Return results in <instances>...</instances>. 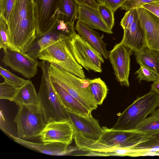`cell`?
I'll use <instances>...</instances> for the list:
<instances>
[{
    "mask_svg": "<svg viewBox=\"0 0 159 159\" xmlns=\"http://www.w3.org/2000/svg\"><path fill=\"white\" fill-rule=\"evenodd\" d=\"M151 90L155 91L159 95V79L154 82L152 84Z\"/></svg>",
    "mask_w": 159,
    "mask_h": 159,
    "instance_id": "74e56055",
    "label": "cell"
},
{
    "mask_svg": "<svg viewBox=\"0 0 159 159\" xmlns=\"http://www.w3.org/2000/svg\"><path fill=\"white\" fill-rule=\"evenodd\" d=\"M75 0H59L56 18L65 22H75L78 15Z\"/></svg>",
    "mask_w": 159,
    "mask_h": 159,
    "instance_id": "603a6c76",
    "label": "cell"
},
{
    "mask_svg": "<svg viewBox=\"0 0 159 159\" xmlns=\"http://www.w3.org/2000/svg\"><path fill=\"white\" fill-rule=\"evenodd\" d=\"M17 143L30 149L44 154L59 156L65 155L70 152L68 145L60 143H38L29 142L18 137L12 136Z\"/></svg>",
    "mask_w": 159,
    "mask_h": 159,
    "instance_id": "ac0fdd59",
    "label": "cell"
},
{
    "mask_svg": "<svg viewBox=\"0 0 159 159\" xmlns=\"http://www.w3.org/2000/svg\"><path fill=\"white\" fill-rule=\"evenodd\" d=\"M140 66L135 73L137 75V78L139 80V83H140L142 80L154 82L159 79V75L153 71L143 66Z\"/></svg>",
    "mask_w": 159,
    "mask_h": 159,
    "instance_id": "83f0119b",
    "label": "cell"
},
{
    "mask_svg": "<svg viewBox=\"0 0 159 159\" xmlns=\"http://www.w3.org/2000/svg\"><path fill=\"white\" fill-rule=\"evenodd\" d=\"M132 148L138 152L139 157L159 156V132L146 135Z\"/></svg>",
    "mask_w": 159,
    "mask_h": 159,
    "instance_id": "7402d4cb",
    "label": "cell"
},
{
    "mask_svg": "<svg viewBox=\"0 0 159 159\" xmlns=\"http://www.w3.org/2000/svg\"><path fill=\"white\" fill-rule=\"evenodd\" d=\"M135 130L147 135L159 132V108H156Z\"/></svg>",
    "mask_w": 159,
    "mask_h": 159,
    "instance_id": "d4e9b609",
    "label": "cell"
},
{
    "mask_svg": "<svg viewBox=\"0 0 159 159\" xmlns=\"http://www.w3.org/2000/svg\"><path fill=\"white\" fill-rule=\"evenodd\" d=\"M74 130V133L92 140L97 141L102 132L98 120L93 118L91 113L88 115L77 113L65 109Z\"/></svg>",
    "mask_w": 159,
    "mask_h": 159,
    "instance_id": "4fadbf2b",
    "label": "cell"
},
{
    "mask_svg": "<svg viewBox=\"0 0 159 159\" xmlns=\"http://www.w3.org/2000/svg\"><path fill=\"white\" fill-rule=\"evenodd\" d=\"M75 29L78 34L84 38L106 59H108L109 52L107 44L102 40L100 34L84 23L77 20Z\"/></svg>",
    "mask_w": 159,
    "mask_h": 159,
    "instance_id": "d6986e66",
    "label": "cell"
},
{
    "mask_svg": "<svg viewBox=\"0 0 159 159\" xmlns=\"http://www.w3.org/2000/svg\"><path fill=\"white\" fill-rule=\"evenodd\" d=\"M78 20L81 21L90 28L101 30L109 34L113 32L106 24L97 9L87 6L78 5Z\"/></svg>",
    "mask_w": 159,
    "mask_h": 159,
    "instance_id": "e0dca14e",
    "label": "cell"
},
{
    "mask_svg": "<svg viewBox=\"0 0 159 159\" xmlns=\"http://www.w3.org/2000/svg\"><path fill=\"white\" fill-rule=\"evenodd\" d=\"M59 0H34L36 34L48 31L56 18Z\"/></svg>",
    "mask_w": 159,
    "mask_h": 159,
    "instance_id": "5bb4252c",
    "label": "cell"
},
{
    "mask_svg": "<svg viewBox=\"0 0 159 159\" xmlns=\"http://www.w3.org/2000/svg\"><path fill=\"white\" fill-rule=\"evenodd\" d=\"M157 1L159 0H126L120 7L121 10L127 11L141 7L145 4Z\"/></svg>",
    "mask_w": 159,
    "mask_h": 159,
    "instance_id": "836d02e7",
    "label": "cell"
},
{
    "mask_svg": "<svg viewBox=\"0 0 159 159\" xmlns=\"http://www.w3.org/2000/svg\"><path fill=\"white\" fill-rule=\"evenodd\" d=\"M102 129L101 136L96 142L110 147L131 148L137 144L147 135L135 130H117L106 126H103Z\"/></svg>",
    "mask_w": 159,
    "mask_h": 159,
    "instance_id": "30bf717a",
    "label": "cell"
},
{
    "mask_svg": "<svg viewBox=\"0 0 159 159\" xmlns=\"http://www.w3.org/2000/svg\"><path fill=\"white\" fill-rule=\"evenodd\" d=\"M69 46L76 62L88 71L102 72V55L86 40L74 31L68 39Z\"/></svg>",
    "mask_w": 159,
    "mask_h": 159,
    "instance_id": "52a82bcc",
    "label": "cell"
},
{
    "mask_svg": "<svg viewBox=\"0 0 159 159\" xmlns=\"http://www.w3.org/2000/svg\"><path fill=\"white\" fill-rule=\"evenodd\" d=\"M136 9L144 34L147 48L159 52V18L143 7Z\"/></svg>",
    "mask_w": 159,
    "mask_h": 159,
    "instance_id": "9a60e30c",
    "label": "cell"
},
{
    "mask_svg": "<svg viewBox=\"0 0 159 159\" xmlns=\"http://www.w3.org/2000/svg\"><path fill=\"white\" fill-rule=\"evenodd\" d=\"M0 74L4 80L17 87H20L26 82L27 80L17 76L9 70L2 66L0 67Z\"/></svg>",
    "mask_w": 159,
    "mask_h": 159,
    "instance_id": "f546056e",
    "label": "cell"
},
{
    "mask_svg": "<svg viewBox=\"0 0 159 159\" xmlns=\"http://www.w3.org/2000/svg\"><path fill=\"white\" fill-rule=\"evenodd\" d=\"M12 101L18 106L21 104L35 105L38 104V94L31 80H27L24 84L18 88Z\"/></svg>",
    "mask_w": 159,
    "mask_h": 159,
    "instance_id": "44dd1931",
    "label": "cell"
},
{
    "mask_svg": "<svg viewBox=\"0 0 159 159\" xmlns=\"http://www.w3.org/2000/svg\"><path fill=\"white\" fill-rule=\"evenodd\" d=\"M50 77L90 111L96 109V104L89 87L88 79L79 78L52 63L49 67Z\"/></svg>",
    "mask_w": 159,
    "mask_h": 159,
    "instance_id": "277c9868",
    "label": "cell"
},
{
    "mask_svg": "<svg viewBox=\"0 0 159 159\" xmlns=\"http://www.w3.org/2000/svg\"><path fill=\"white\" fill-rule=\"evenodd\" d=\"M132 52L120 43L109 52L108 59L113 67L116 78L122 86L129 87V77Z\"/></svg>",
    "mask_w": 159,
    "mask_h": 159,
    "instance_id": "8fae6325",
    "label": "cell"
},
{
    "mask_svg": "<svg viewBox=\"0 0 159 159\" xmlns=\"http://www.w3.org/2000/svg\"><path fill=\"white\" fill-rule=\"evenodd\" d=\"M78 5H83L97 9L98 3L95 0H75Z\"/></svg>",
    "mask_w": 159,
    "mask_h": 159,
    "instance_id": "8d00e7d4",
    "label": "cell"
},
{
    "mask_svg": "<svg viewBox=\"0 0 159 159\" xmlns=\"http://www.w3.org/2000/svg\"><path fill=\"white\" fill-rule=\"evenodd\" d=\"M74 22H65L56 18L51 28L44 33L37 35L25 52L36 59L40 52L50 43L69 38L75 31Z\"/></svg>",
    "mask_w": 159,
    "mask_h": 159,
    "instance_id": "ba28073f",
    "label": "cell"
},
{
    "mask_svg": "<svg viewBox=\"0 0 159 159\" xmlns=\"http://www.w3.org/2000/svg\"><path fill=\"white\" fill-rule=\"evenodd\" d=\"M4 53L2 61L5 66L9 67L29 80L37 74L39 62L36 59L25 52L9 48Z\"/></svg>",
    "mask_w": 159,
    "mask_h": 159,
    "instance_id": "9c48e42d",
    "label": "cell"
},
{
    "mask_svg": "<svg viewBox=\"0 0 159 159\" xmlns=\"http://www.w3.org/2000/svg\"><path fill=\"white\" fill-rule=\"evenodd\" d=\"M7 24L8 48L25 53L36 36L34 0H15Z\"/></svg>",
    "mask_w": 159,
    "mask_h": 159,
    "instance_id": "6da1fadb",
    "label": "cell"
},
{
    "mask_svg": "<svg viewBox=\"0 0 159 159\" xmlns=\"http://www.w3.org/2000/svg\"><path fill=\"white\" fill-rule=\"evenodd\" d=\"M69 38L51 43L40 53L38 58L48 62L82 79H86L83 67L74 58L68 43Z\"/></svg>",
    "mask_w": 159,
    "mask_h": 159,
    "instance_id": "5b68a950",
    "label": "cell"
},
{
    "mask_svg": "<svg viewBox=\"0 0 159 159\" xmlns=\"http://www.w3.org/2000/svg\"><path fill=\"white\" fill-rule=\"evenodd\" d=\"M15 0H0V18L7 22Z\"/></svg>",
    "mask_w": 159,
    "mask_h": 159,
    "instance_id": "d6a6232c",
    "label": "cell"
},
{
    "mask_svg": "<svg viewBox=\"0 0 159 159\" xmlns=\"http://www.w3.org/2000/svg\"><path fill=\"white\" fill-rule=\"evenodd\" d=\"M138 17L136 9L127 11L120 22V25L123 29L129 28Z\"/></svg>",
    "mask_w": 159,
    "mask_h": 159,
    "instance_id": "1f68e13d",
    "label": "cell"
},
{
    "mask_svg": "<svg viewBox=\"0 0 159 159\" xmlns=\"http://www.w3.org/2000/svg\"><path fill=\"white\" fill-rule=\"evenodd\" d=\"M74 130L69 119L47 123L39 137L44 143H60L69 145L73 139Z\"/></svg>",
    "mask_w": 159,
    "mask_h": 159,
    "instance_id": "7c38bea8",
    "label": "cell"
},
{
    "mask_svg": "<svg viewBox=\"0 0 159 159\" xmlns=\"http://www.w3.org/2000/svg\"><path fill=\"white\" fill-rule=\"evenodd\" d=\"M132 52L147 48L145 37L139 17L129 28L124 29V35L120 42Z\"/></svg>",
    "mask_w": 159,
    "mask_h": 159,
    "instance_id": "2e32d148",
    "label": "cell"
},
{
    "mask_svg": "<svg viewBox=\"0 0 159 159\" xmlns=\"http://www.w3.org/2000/svg\"><path fill=\"white\" fill-rule=\"evenodd\" d=\"M50 63L42 61L39 62L42 75L38 93V104L47 123L69 119L66 111L53 86L49 72Z\"/></svg>",
    "mask_w": 159,
    "mask_h": 159,
    "instance_id": "3957f363",
    "label": "cell"
},
{
    "mask_svg": "<svg viewBox=\"0 0 159 159\" xmlns=\"http://www.w3.org/2000/svg\"><path fill=\"white\" fill-rule=\"evenodd\" d=\"M159 107V95L151 90L138 97L119 115L112 128L117 130H135L157 107Z\"/></svg>",
    "mask_w": 159,
    "mask_h": 159,
    "instance_id": "7a4b0ae2",
    "label": "cell"
},
{
    "mask_svg": "<svg viewBox=\"0 0 159 159\" xmlns=\"http://www.w3.org/2000/svg\"><path fill=\"white\" fill-rule=\"evenodd\" d=\"M18 106L14 119L18 137L25 140L39 138L47 123L38 105L21 104Z\"/></svg>",
    "mask_w": 159,
    "mask_h": 159,
    "instance_id": "8992f818",
    "label": "cell"
},
{
    "mask_svg": "<svg viewBox=\"0 0 159 159\" xmlns=\"http://www.w3.org/2000/svg\"><path fill=\"white\" fill-rule=\"evenodd\" d=\"M97 10L102 20L107 26L112 30L115 23L114 13L113 11L105 5L98 3Z\"/></svg>",
    "mask_w": 159,
    "mask_h": 159,
    "instance_id": "4316f807",
    "label": "cell"
},
{
    "mask_svg": "<svg viewBox=\"0 0 159 159\" xmlns=\"http://www.w3.org/2000/svg\"><path fill=\"white\" fill-rule=\"evenodd\" d=\"M8 28L6 21L0 18V49L5 52L8 48Z\"/></svg>",
    "mask_w": 159,
    "mask_h": 159,
    "instance_id": "4dcf8cb0",
    "label": "cell"
},
{
    "mask_svg": "<svg viewBox=\"0 0 159 159\" xmlns=\"http://www.w3.org/2000/svg\"><path fill=\"white\" fill-rule=\"evenodd\" d=\"M151 51L152 55L159 61V52L152 51Z\"/></svg>",
    "mask_w": 159,
    "mask_h": 159,
    "instance_id": "f35d334b",
    "label": "cell"
},
{
    "mask_svg": "<svg viewBox=\"0 0 159 159\" xmlns=\"http://www.w3.org/2000/svg\"><path fill=\"white\" fill-rule=\"evenodd\" d=\"M98 4H104L111 9L114 13L120 7L126 0H96Z\"/></svg>",
    "mask_w": 159,
    "mask_h": 159,
    "instance_id": "e575fe53",
    "label": "cell"
},
{
    "mask_svg": "<svg viewBox=\"0 0 159 159\" xmlns=\"http://www.w3.org/2000/svg\"><path fill=\"white\" fill-rule=\"evenodd\" d=\"M143 7L159 18V1H157L145 4Z\"/></svg>",
    "mask_w": 159,
    "mask_h": 159,
    "instance_id": "d590c367",
    "label": "cell"
},
{
    "mask_svg": "<svg viewBox=\"0 0 159 159\" xmlns=\"http://www.w3.org/2000/svg\"><path fill=\"white\" fill-rule=\"evenodd\" d=\"M18 88L4 80L0 84V99L12 101Z\"/></svg>",
    "mask_w": 159,
    "mask_h": 159,
    "instance_id": "f1b7e54d",
    "label": "cell"
},
{
    "mask_svg": "<svg viewBox=\"0 0 159 159\" xmlns=\"http://www.w3.org/2000/svg\"><path fill=\"white\" fill-rule=\"evenodd\" d=\"M89 87L96 104L101 105L106 97L108 89L105 83L100 78L89 79Z\"/></svg>",
    "mask_w": 159,
    "mask_h": 159,
    "instance_id": "484cf974",
    "label": "cell"
},
{
    "mask_svg": "<svg viewBox=\"0 0 159 159\" xmlns=\"http://www.w3.org/2000/svg\"><path fill=\"white\" fill-rule=\"evenodd\" d=\"M137 62L151 69L159 75V61L147 48L134 52Z\"/></svg>",
    "mask_w": 159,
    "mask_h": 159,
    "instance_id": "cb8c5ba5",
    "label": "cell"
},
{
    "mask_svg": "<svg viewBox=\"0 0 159 159\" xmlns=\"http://www.w3.org/2000/svg\"><path fill=\"white\" fill-rule=\"evenodd\" d=\"M51 80L60 101L65 109L84 115H88L92 112L51 78Z\"/></svg>",
    "mask_w": 159,
    "mask_h": 159,
    "instance_id": "ffe728a7",
    "label": "cell"
}]
</instances>
